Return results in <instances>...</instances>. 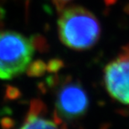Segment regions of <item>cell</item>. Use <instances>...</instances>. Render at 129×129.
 Masks as SVG:
<instances>
[{
  "label": "cell",
  "mask_w": 129,
  "mask_h": 129,
  "mask_svg": "<svg viewBox=\"0 0 129 129\" xmlns=\"http://www.w3.org/2000/svg\"><path fill=\"white\" fill-rule=\"evenodd\" d=\"M60 41L74 50H89L101 37L102 28L96 15L84 7L63 8L57 22Z\"/></svg>",
  "instance_id": "1"
},
{
  "label": "cell",
  "mask_w": 129,
  "mask_h": 129,
  "mask_svg": "<svg viewBox=\"0 0 129 129\" xmlns=\"http://www.w3.org/2000/svg\"><path fill=\"white\" fill-rule=\"evenodd\" d=\"M35 53L31 39L13 30L0 31V79L12 80L29 68Z\"/></svg>",
  "instance_id": "2"
},
{
  "label": "cell",
  "mask_w": 129,
  "mask_h": 129,
  "mask_svg": "<svg viewBox=\"0 0 129 129\" xmlns=\"http://www.w3.org/2000/svg\"><path fill=\"white\" fill-rule=\"evenodd\" d=\"M104 86L110 96L129 106V45L110 61L103 71Z\"/></svg>",
  "instance_id": "3"
},
{
  "label": "cell",
  "mask_w": 129,
  "mask_h": 129,
  "mask_svg": "<svg viewBox=\"0 0 129 129\" xmlns=\"http://www.w3.org/2000/svg\"><path fill=\"white\" fill-rule=\"evenodd\" d=\"M88 107V96L78 82H64L56 92L55 114L61 120L72 121L81 117L86 114Z\"/></svg>",
  "instance_id": "4"
},
{
  "label": "cell",
  "mask_w": 129,
  "mask_h": 129,
  "mask_svg": "<svg viewBox=\"0 0 129 129\" xmlns=\"http://www.w3.org/2000/svg\"><path fill=\"white\" fill-rule=\"evenodd\" d=\"M19 129H66V127L55 113L53 117H48L42 110V104L36 103L35 108L27 116Z\"/></svg>",
  "instance_id": "5"
},
{
  "label": "cell",
  "mask_w": 129,
  "mask_h": 129,
  "mask_svg": "<svg viewBox=\"0 0 129 129\" xmlns=\"http://www.w3.org/2000/svg\"><path fill=\"white\" fill-rule=\"evenodd\" d=\"M55 3L59 5H61V6H64V4H66V3L71 1V0H55Z\"/></svg>",
  "instance_id": "6"
}]
</instances>
